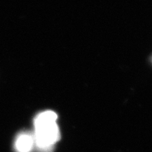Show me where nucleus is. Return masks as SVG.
Masks as SVG:
<instances>
[{
  "mask_svg": "<svg viewBox=\"0 0 152 152\" xmlns=\"http://www.w3.org/2000/svg\"><path fill=\"white\" fill-rule=\"evenodd\" d=\"M35 140L30 132H23L17 136L15 142V149L17 152H30L33 149Z\"/></svg>",
  "mask_w": 152,
  "mask_h": 152,
  "instance_id": "2",
  "label": "nucleus"
},
{
  "mask_svg": "<svg viewBox=\"0 0 152 152\" xmlns=\"http://www.w3.org/2000/svg\"><path fill=\"white\" fill-rule=\"evenodd\" d=\"M56 120L57 115L51 111L42 112L35 117L33 137L35 143L39 149H49L59 139L60 133Z\"/></svg>",
  "mask_w": 152,
  "mask_h": 152,
  "instance_id": "1",
  "label": "nucleus"
}]
</instances>
